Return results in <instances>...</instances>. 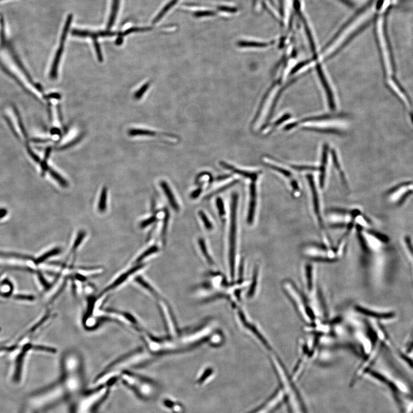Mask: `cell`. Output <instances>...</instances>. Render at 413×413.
<instances>
[{
	"label": "cell",
	"mask_w": 413,
	"mask_h": 413,
	"mask_svg": "<svg viewBox=\"0 0 413 413\" xmlns=\"http://www.w3.org/2000/svg\"><path fill=\"white\" fill-rule=\"evenodd\" d=\"M216 205H217L218 206L219 214H220L221 216H224L226 214V211L224 202H223L222 199L218 198L217 200H216Z\"/></svg>",
	"instance_id": "e575fe53"
},
{
	"label": "cell",
	"mask_w": 413,
	"mask_h": 413,
	"mask_svg": "<svg viewBox=\"0 0 413 413\" xmlns=\"http://www.w3.org/2000/svg\"><path fill=\"white\" fill-rule=\"evenodd\" d=\"M156 216H152V217H150L149 219H146V220H145V221H143V222H142V224H141V225H140L141 227L145 228V227H147V226H148L152 224L153 223H154L156 221Z\"/></svg>",
	"instance_id": "d590c367"
},
{
	"label": "cell",
	"mask_w": 413,
	"mask_h": 413,
	"mask_svg": "<svg viewBox=\"0 0 413 413\" xmlns=\"http://www.w3.org/2000/svg\"><path fill=\"white\" fill-rule=\"evenodd\" d=\"M265 165L280 174L282 178L284 179L285 182L289 185L291 194L294 197L297 198L301 193V189L299 184L295 177L294 173L288 168L286 165L283 164L278 163L276 160L271 158H265L264 160Z\"/></svg>",
	"instance_id": "ba28073f"
},
{
	"label": "cell",
	"mask_w": 413,
	"mask_h": 413,
	"mask_svg": "<svg viewBox=\"0 0 413 413\" xmlns=\"http://www.w3.org/2000/svg\"><path fill=\"white\" fill-rule=\"evenodd\" d=\"M6 214H7V210L6 209H0V219L4 217Z\"/></svg>",
	"instance_id": "ab89813d"
},
{
	"label": "cell",
	"mask_w": 413,
	"mask_h": 413,
	"mask_svg": "<svg viewBox=\"0 0 413 413\" xmlns=\"http://www.w3.org/2000/svg\"><path fill=\"white\" fill-rule=\"evenodd\" d=\"M119 381L140 398L148 400L156 394L157 388L155 383L130 370H124L121 372Z\"/></svg>",
	"instance_id": "5b68a950"
},
{
	"label": "cell",
	"mask_w": 413,
	"mask_h": 413,
	"mask_svg": "<svg viewBox=\"0 0 413 413\" xmlns=\"http://www.w3.org/2000/svg\"><path fill=\"white\" fill-rule=\"evenodd\" d=\"M299 125L305 128L330 130V132L333 131H335L336 132V129H339L340 127L344 126V124L339 121L316 120H306L304 123L301 122Z\"/></svg>",
	"instance_id": "8fae6325"
},
{
	"label": "cell",
	"mask_w": 413,
	"mask_h": 413,
	"mask_svg": "<svg viewBox=\"0 0 413 413\" xmlns=\"http://www.w3.org/2000/svg\"><path fill=\"white\" fill-rule=\"evenodd\" d=\"M255 182H252L250 186V203H249L248 212V223L252 224L253 223L255 209H256L257 193Z\"/></svg>",
	"instance_id": "2e32d148"
},
{
	"label": "cell",
	"mask_w": 413,
	"mask_h": 413,
	"mask_svg": "<svg viewBox=\"0 0 413 413\" xmlns=\"http://www.w3.org/2000/svg\"><path fill=\"white\" fill-rule=\"evenodd\" d=\"M355 312L360 315L363 316L373 318L375 319H392L395 316L392 313H380L375 310L369 309L359 305H356L354 307Z\"/></svg>",
	"instance_id": "9a60e30c"
},
{
	"label": "cell",
	"mask_w": 413,
	"mask_h": 413,
	"mask_svg": "<svg viewBox=\"0 0 413 413\" xmlns=\"http://www.w3.org/2000/svg\"><path fill=\"white\" fill-rule=\"evenodd\" d=\"M283 401L284 393L279 388L268 401L252 413H270L274 411Z\"/></svg>",
	"instance_id": "4fadbf2b"
},
{
	"label": "cell",
	"mask_w": 413,
	"mask_h": 413,
	"mask_svg": "<svg viewBox=\"0 0 413 413\" xmlns=\"http://www.w3.org/2000/svg\"><path fill=\"white\" fill-rule=\"evenodd\" d=\"M61 133V130L58 128H53L51 130V133L52 134H58V135H60Z\"/></svg>",
	"instance_id": "60d3db41"
},
{
	"label": "cell",
	"mask_w": 413,
	"mask_h": 413,
	"mask_svg": "<svg viewBox=\"0 0 413 413\" xmlns=\"http://www.w3.org/2000/svg\"><path fill=\"white\" fill-rule=\"evenodd\" d=\"M220 165L221 166L224 167V168L228 169L229 170H231V172H234L235 173H237V174L243 176L244 178L250 179L253 182H256L258 179L259 173L257 172H251L248 171H244V170H241V169H237L235 168L233 166L231 165H228V164L224 162H221L220 163Z\"/></svg>",
	"instance_id": "e0dca14e"
},
{
	"label": "cell",
	"mask_w": 413,
	"mask_h": 413,
	"mask_svg": "<svg viewBox=\"0 0 413 413\" xmlns=\"http://www.w3.org/2000/svg\"><path fill=\"white\" fill-rule=\"evenodd\" d=\"M330 152L333 165L334 166H335L337 173H339V175L340 176V178L341 180V182H342V185L344 186V187H345L346 189H348V182H347L345 173H344L343 170L342 168V166H341L340 163L338 158V156H337L335 150H331Z\"/></svg>",
	"instance_id": "ac0fdd59"
},
{
	"label": "cell",
	"mask_w": 413,
	"mask_h": 413,
	"mask_svg": "<svg viewBox=\"0 0 413 413\" xmlns=\"http://www.w3.org/2000/svg\"><path fill=\"white\" fill-rule=\"evenodd\" d=\"M81 137H79L78 139L75 140L74 141H73V142H71V143H70L68 144H66V145L62 147L61 149H66V148H67V147L74 145L75 144H76L77 143H78L79 142V141H80L81 140Z\"/></svg>",
	"instance_id": "74e56055"
},
{
	"label": "cell",
	"mask_w": 413,
	"mask_h": 413,
	"mask_svg": "<svg viewBox=\"0 0 413 413\" xmlns=\"http://www.w3.org/2000/svg\"><path fill=\"white\" fill-rule=\"evenodd\" d=\"M271 44V42L255 41H242L238 42V45L243 48H265Z\"/></svg>",
	"instance_id": "ffe728a7"
},
{
	"label": "cell",
	"mask_w": 413,
	"mask_h": 413,
	"mask_svg": "<svg viewBox=\"0 0 413 413\" xmlns=\"http://www.w3.org/2000/svg\"><path fill=\"white\" fill-rule=\"evenodd\" d=\"M144 267V264H139L136 265V267L131 268L130 269L124 272V273L121 274L116 279L111 282L107 287L104 288L98 297L107 296V295L111 293V291L116 290L121 287L123 286L124 284H125L127 281H129L127 280H129L138 271L142 269Z\"/></svg>",
	"instance_id": "30bf717a"
},
{
	"label": "cell",
	"mask_w": 413,
	"mask_h": 413,
	"mask_svg": "<svg viewBox=\"0 0 413 413\" xmlns=\"http://www.w3.org/2000/svg\"><path fill=\"white\" fill-rule=\"evenodd\" d=\"M48 170L52 178H53L56 181L59 183L61 186H63V187H66V186H68V183L66 180H65L63 177L59 174L58 173L55 171L54 169L50 168H48Z\"/></svg>",
	"instance_id": "484cf974"
},
{
	"label": "cell",
	"mask_w": 413,
	"mask_h": 413,
	"mask_svg": "<svg viewBox=\"0 0 413 413\" xmlns=\"http://www.w3.org/2000/svg\"><path fill=\"white\" fill-rule=\"evenodd\" d=\"M129 135L132 136H155L157 135V133L153 132L148 130L142 129H132L129 131Z\"/></svg>",
	"instance_id": "d4e9b609"
},
{
	"label": "cell",
	"mask_w": 413,
	"mask_h": 413,
	"mask_svg": "<svg viewBox=\"0 0 413 413\" xmlns=\"http://www.w3.org/2000/svg\"><path fill=\"white\" fill-rule=\"evenodd\" d=\"M160 186H162L163 191L165 192L167 198H168L170 205H171L172 207L176 211H178L179 210V205L178 203H177L175 196L173 195V192L171 191V189L169 188L168 184H167L166 182L162 181L160 183Z\"/></svg>",
	"instance_id": "d6986e66"
},
{
	"label": "cell",
	"mask_w": 413,
	"mask_h": 413,
	"mask_svg": "<svg viewBox=\"0 0 413 413\" xmlns=\"http://www.w3.org/2000/svg\"><path fill=\"white\" fill-rule=\"evenodd\" d=\"M158 247H156V246H153V247L149 248L147 249V250L144 251L142 254L140 255L139 258L137 259L136 263L139 264L140 262L143 261L144 259H145L150 255L155 253V252L158 251Z\"/></svg>",
	"instance_id": "4316f807"
},
{
	"label": "cell",
	"mask_w": 413,
	"mask_h": 413,
	"mask_svg": "<svg viewBox=\"0 0 413 413\" xmlns=\"http://www.w3.org/2000/svg\"><path fill=\"white\" fill-rule=\"evenodd\" d=\"M179 1V0H171V1L169 2L165 7L163 8L162 11L159 13V15L156 16V18L154 19L153 22L156 23L159 21L160 20L165 16L166 13L168 12L173 6H175Z\"/></svg>",
	"instance_id": "603a6c76"
},
{
	"label": "cell",
	"mask_w": 413,
	"mask_h": 413,
	"mask_svg": "<svg viewBox=\"0 0 413 413\" xmlns=\"http://www.w3.org/2000/svg\"><path fill=\"white\" fill-rule=\"evenodd\" d=\"M169 218V215L168 211H165V218L164 219V224L162 230V237L163 240H165L166 235V229L168 227V221Z\"/></svg>",
	"instance_id": "1f68e13d"
},
{
	"label": "cell",
	"mask_w": 413,
	"mask_h": 413,
	"mask_svg": "<svg viewBox=\"0 0 413 413\" xmlns=\"http://www.w3.org/2000/svg\"><path fill=\"white\" fill-rule=\"evenodd\" d=\"M281 286L282 290L292 305L298 316L306 327L313 326L323 321L320 319L312 301L293 280L285 278L281 281Z\"/></svg>",
	"instance_id": "7a4b0ae2"
},
{
	"label": "cell",
	"mask_w": 413,
	"mask_h": 413,
	"mask_svg": "<svg viewBox=\"0 0 413 413\" xmlns=\"http://www.w3.org/2000/svg\"><path fill=\"white\" fill-rule=\"evenodd\" d=\"M72 20H73V16L71 15H69L66 21H65L63 32H62L60 47H59L57 54H56L53 64H52L50 75L51 78L54 79V80L57 78L59 63H60L62 54H63L65 39L67 38V33L69 28H70Z\"/></svg>",
	"instance_id": "7c38bea8"
},
{
	"label": "cell",
	"mask_w": 413,
	"mask_h": 413,
	"mask_svg": "<svg viewBox=\"0 0 413 413\" xmlns=\"http://www.w3.org/2000/svg\"><path fill=\"white\" fill-rule=\"evenodd\" d=\"M218 9L220 10V11L222 12H229V13H235L237 11V9L234 8L229 7V6H219Z\"/></svg>",
	"instance_id": "8d00e7d4"
},
{
	"label": "cell",
	"mask_w": 413,
	"mask_h": 413,
	"mask_svg": "<svg viewBox=\"0 0 413 413\" xmlns=\"http://www.w3.org/2000/svg\"><path fill=\"white\" fill-rule=\"evenodd\" d=\"M307 181L309 184L311 196H312V209L314 218L316 219L318 227L322 234L325 244L330 248H334L332 241L330 237L329 232H327L324 224V219L322 215V209H321V203L320 199L316 188V185L313 176L309 174L307 176Z\"/></svg>",
	"instance_id": "52a82bcc"
},
{
	"label": "cell",
	"mask_w": 413,
	"mask_h": 413,
	"mask_svg": "<svg viewBox=\"0 0 413 413\" xmlns=\"http://www.w3.org/2000/svg\"><path fill=\"white\" fill-rule=\"evenodd\" d=\"M270 362L279 383V388L284 393V401L286 402L289 413H308L299 392L294 385L292 376L288 372L286 366L279 356L273 353L270 356Z\"/></svg>",
	"instance_id": "3957f363"
},
{
	"label": "cell",
	"mask_w": 413,
	"mask_h": 413,
	"mask_svg": "<svg viewBox=\"0 0 413 413\" xmlns=\"http://www.w3.org/2000/svg\"><path fill=\"white\" fill-rule=\"evenodd\" d=\"M199 244L200 248H201V250L203 252V255H204V256L206 258V260H207L208 263L209 264H214V261H213L212 258L210 257V255H209L208 254L207 248H206L205 241L203 240L202 238H199Z\"/></svg>",
	"instance_id": "83f0119b"
},
{
	"label": "cell",
	"mask_w": 413,
	"mask_h": 413,
	"mask_svg": "<svg viewBox=\"0 0 413 413\" xmlns=\"http://www.w3.org/2000/svg\"><path fill=\"white\" fill-rule=\"evenodd\" d=\"M85 236H86V232L83 231H81L79 232L76 239L74 242V244L73 245V248H72V252H74L76 251L77 249L79 247H80V245L82 243V242L83 241Z\"/></svg>",
	"instance_id": "f1b7e54d"
},
{
	"label": "cell",
	"mask_w": 413,
	"mask_h": 413,
	"mask_svg": "<svg viewBox=\"0 0 413 413\" xmlns=\"http://www.w3.org/2000/svg\"><path fill=\"white\" fill-rule=\"evenodd\" d=\"M150 86V83H147L145 84H144L143 86L140 88L139 90H138L135 94H134V97L136 98L137 100L140 99L142 97L144 93H145V91L148 89V88Z\"/></svg>",
	"instance_id": "4dcf8cb0"
},
{
	"label": "cell",
	"mask_w": 413,
	"mask_h": 413,
	"mask_svg": "<svg viewBox=\"0 0 413 413\" xmlns=\"http://www.w3.org/2000/svg\"><path fill=\"white\" fill-rule=\"evenodd\" d=\"M329 147L327 145L324 146L320 165L318 167V168H319L318 172L319 173V185L321 189H324L326 186L327 167L329 160Z\"/></svg>",
	"instance_id": "5bb4252c"
},
{
	"label": "cell",
	"mask_w": 413,
	"mask_h": 413,
	"mask_svg": "<svg viewBox=\"0 0 413 413\" xmlns=\"http://www.w3.org/2000/svg\"><path fill=\"white\" fill-rule=\"evenodd\" d=\"M338 247L330 248L325 244H310L304 248V254L311 261L334 262L338 261L344 253Z\"/></svg>",
	"instance_id": "8992f818"
},
{
	"label": "cell",
	"mask_w": 413,
	"mask_h": 413,
	"mask_svg": "<svg viewBox=\"0 0 413 413\" xmlns=\"http://www.w3.org/2000/svg\"><path fill=\"white\" fill-rule=\"evenodd\" d=\"M93 41H94V47H95V49H96V53H97V55L98 61H99L100 62H103V54H102L100 44H98V42L97 41V38L93 39Z\"/></svg>",
	"instance_id": "d6a6232c"
},
{
	"label": "cell",
	"mask_w": 413,
	"mask_h": 413,
	"mask_svg": "<svg viewBox=\"0 0 413 413\" xmlns=\"http://www.w3.org/2000/svg\"><path fill=\"white\" fill-rule=\"evenodd\" d=\"M61 95L58 93H52L49 94L48 96H46V98L47 99H50V98H54V99H61Z\"/></svg>",
	"instance_id": "f35d334b"
},
{
	"label": "cell",
	"mask_w": 413,
	"mask_h": 413,
	"mask_svg": "<svg viewBox=\"0 0 413 413\" xmlns=\"http://www.w3.org/2000/svg\"><path fill=\"white\" fill-rule=\"evenodd\" d=\"M215 15V13L210 11H199L196 12L194 14L196 18H203L208 17V16H213Z\"/></svg>",
	"instance_id": "836d02e7"
},
{
	"label": "cell",
	"mask_w": 413,
	"mask_h": 413,
	"mask_svg": "<svg viewBox=\"0 0 413 413\" xmlns=\"http://www.w3.org/2000/svg\"><path fill=\"white\" fill-rule=\"evenodd\" d=\"M61 252V249L60 248H55L52 249V250H50L45 253L41 255V257H39L38 258L34 260V262L36 265H38L39 264H41L43 263L46 260H47L48 259L50 258L51 257L55 256V255H57L59 254H60Z\"/></svg>",
	"instance_id": "44dd1931"
},
{
	"label": "cell",
	"mask_w": 413,
	"mask_h": 413,
	"mask_svg": "<svg viewBox=\"0 0 413 413\" xmlns=\"http://www.w3.org/2000/svg\"><path fill=\"white\" fill-rule=\"evenodd\" d=\"M119 381V378H111L95 384L93 388L84 389L72 400L71 413H100Z\"/></svg>",
	"instance_id": "6da1fadb"
},
{
	"label": "cell",
	"mask_w": 413,
	"mask_h": 413,
	"mask_svg": "<svg viewBox=\"0 0 413 413\" xmlns=\"http://www.w3.org/2000/svg\"><path fill=\"white\" fill-rule=\"evenodd\" d=\"M199 215L200 217L201 218L202 220L203 221V223H204V225L205 227L208 230H211L212 229V225L210 221H209L207 216L206 215L204 212L203 211H200L199 212Z\"/></svg>",
	"instance_id": "f546056e"
},
{
	"label": "cell",
	"mask_w": 413,
	"mask_h": 413,
	"mask_svg": "<svg viewBox=\"0 0 413 413\" xmlns=\"http://www.w3.org/2000/svg\"><path fill=\"white\" fill-rule=\"evenodd\" d=\"M107 189L105 186L102 190L99 203H98V209L101 212L105 211L107 207Z\"/></svg>",
	"instance_id": "7402d4cb"
},
{
	"label": "cell",
	"mask_w": 413,
	"mask_h": 413,
	"mask_svg": "<svg viewBox=\"0 0 413 413\" xmlns=\"http://www.w3.org/2000/svg\"><path fill=\"white\" fill-rule=\"evenodd\" d=\"M323 337L315 333H307L298 340V359L291 373L294 381H297L307 367L316 358Z\"/></svg>",
	"instance_id": "277c9868"
},
{
	"label": "cell",
	"mask_w": 413,
	"mask_h": 413,
	"mask_svg": "<svg viewBox=\"0 0 413 413\" xmlns=\"http://www.w3.org/2000/svg\"><path fill=\"white\" fill-rule=\"evenodd\" d=\"M119 1L120 0H113L112 10H111L109 22H108V28H110L112 27L115 21H116L118 11H119Z\"/></svg>",
	"instance_id": "cb8c5ba5"
},
{
	"label": "cell",
	"mask_w": 413,
	"mask_h": 413,
	"mask_svg": "<svg viewBox=\"0 0 413 413\" xmlns=\"http://www.w3.org/2000/svg\"><path fill=\"white\" fill-rule=\"evenodd\" d=\"M238 200V196L237 193H233L232 196L231 204L230 231H229V260L232 276H234L235 270Z\"/></svg>",
	"instance_id": "9c48e42d"
}]
</instances>
